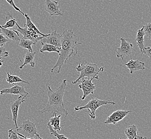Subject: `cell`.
Returning <instances> with one entry per match:
<instances>
[{"mask_svg":"<svg viewBox=\"0 0 151 139\" xmlns=\"http://www.w3.org/2000/svg\"><path fill=\"white\" fill-rule=\"evenodd\" d=\"M61 48L58 54V59L55 64L51 69V72L56 68L58 67L56 73L60 72L62 67L64 63H67V60L72 56L77 55V50L76 47L82 43H78L79 38L74 34L73 29H65L61 35Z\"/></svg>","mask_w":151,"mask_h":139,"instance_id":"1","label":"cell"},{"mask_svg":"<svg viewBox=\"0 0 151 139\" xmlns=\"http://www.w3.org/2000/svg\"><path fill=\"white\" fill-rule=\"evenodd\" d=\"M67 79H64L61 85L55 90H52L50 86H48V100L46 106L43 109L39 111L40 113L50 112L53 115H56L58 112H62L67 118L69 115L68 111L64 107L63 96L66 89Z\"/></svg>","mask_w":151,"mask_h":139,"instance_id":"2","label":"cell"},{"mask_svg":"<svg viewBox=\"0 0 151 139\" xmlns=\"http://www.w3.org/2000/svg\"><path fill=\"white\" fill-rule=\"evenodd\" d=\"M86 64H78L77 67H75L76 70L77 72L80 73L78 78L75 81L72 82V84L76 85L79 81L80 79L84 78V77H87L88 79L96 77L97 80H99L98 74L100 72H103L104 71V67H101L99 69L97 64L85 62Z\"/></svg>","mask_w":151,"mask_h":139,"instance_id":"3","label":"cell"},{"mask_svg":"<svg viewBox=\"0 0 151 139\" xmlns=\"http://www.w3.org/2000/svg\"><path fill=\"white\" fill-rule=\"evenodd\" d=\"M108 104L115 105L116 104V102H114L110 100H100L98 98L92 97L90 101L84 106L76 107L74 109V111H76L87 109L88 111H85V112L89 113V116L90 117L91 119L94 120L96 118V110L100 107Z\"/></svg>","mask_w":151,"mask_h":139,"instance_id":"4","label":"cell"},{"mask_svg":"<svg viewBox=\"0 0 151 139\" xmlns=\"http://www.w3.org/2000/svg\"><path fill=\"white\" fill-rule=\"evenodd\" d=\"M17 132L27 138L37 137L39 139H43L38 134L35 123L31 122L29 120L23 121L20 127L18 128Z\"/></svg>","mask_w":151,"mask_h":139,"instance_id":"5","label":"cell"},{"mask_svg":"<svg viewBox=\"0 0 151 139\" xmlns=\"http://www.w3.org/2000/svg\"><path fill=\"white\" fill-rule=\"evenodd\" d=\"M120 47L116 49L117 58H121L123 61H124V58L126 57H130V58H132V52H136L134 49V45L128 42L123 37L120 38Z\"/></svg>","mask_w":151,"mask_h":139,"instance_id":"6","label":"cell"},{"mask_svg":"<svg viewBox=\"0 0 151 139\" xmlns=\"http://www.w3.org/2000/svg\"><path fill=\"white\" fill-rule=\"evenodd\" d=\"M97 78L96 77H92L91 78L82 79L81 81V84L79 85L78 87L83 91V95L81 96L82 100H84L87 96L90 94H93L94 91L96 90V85L92 82L93 79Z\"/></svg>","mask_w":151,"mask_h":139,"instance_id":"7","label":"cell"},{"mask_svg":"<svg viewBox=\"0 0 151 139\" xmlns=\"http://www.w3.org/2000/svg\"><path fill=\"white\" fill-rule=\"evenodd\" d=\"M16 25L17 27V31L20 33L21 34L23 35V38L24 39H28L29 40L32 41L35 44H37V42L38 41L41 40L42 39L46 38V37L38 34L36 32L26 27H24V28L21 27L18 24L17 22H16Z\"/></svg>","mask_w":151,"mask_h":139,"instance_id":"8","label":"cell"},{"mask_svg":"<svg viewBox=\"0 0 151 139\" xmlns=\"http://www.w3.org/2000/svg\"><path fill=\"white\" fill-rule=\"evenodd\" d=\"M132 111H127L124 110H116L108 117L105 120L104 123L106 124H116L119 121L124 119L129 113H131Z\"/></svg>","mask_w":151,"mask_h":139,"instance_id":"9","label":"cell"},{"mask_svg":"<svg viewBox=\"0 0 151 139\" xmlns=\"http://www.w3.org/2000/svg\"><path fill=\"white\" fill-rule=\"evenodd\" d=\"M45 9L50 16H63L60 10L58 2L53 0H44Z\"/></svg>","mask_w":151,"mask_h":139,"instance_id":"10","label":"cell"},{"mask_svg":"<svg viewBox=\"0 0 151 139\" xmlns=\"http://www.w3.org/2000/svg\"><path fill=\"white\" fill-rule=\"evenodd\" d=\"M0 94L1 95L10 94L14 95H19L23 97L26 98V96L29 95V93L27 92L23 86H21L18 85L14 84L13 87L10 88H4L0 90Z\"/></svg>","mask_w":151,"mask_h":139,"instance_id":"11","label":"cell"},{"mask_svg":"<svg viewBox=\"0 0 151 139\" xmlns=\"http://www.w3.org/2000/svg\"><path fill=\"white\" fill-rule=\"evenodd\" d=\"M25 97H23L21 96H19L18 99L12 102L10 104V109L12 110V120L14 122L15 127L16 128V130H17L18 126L17 119L18 116V111L19 107L20 104L23 103L25 100Z\"/></svg>","mask_w":151,"mask_h":139,"instance_id":"12","label":"cell"},{"mask_svg":"<svg viewBox=\"0 0 151 139\" xmlns=\"http://www.w3.org/2000/svg\"><path fill=\"white\" fill-rule=\"evenodd\" d=\"M125 65L129 70L131 75L138 71L146 69L145 63L143 62L139 61L138 59L133 60L132 58H131L130 61L125 64Z\"/></svg>","mask_w":151,"mask_h":139,"instance_id":"13","label":"cell"},{"mask_svg":"<svg viewBox=\"0 0 151 139\" xmlns=\"http://www.w3.org/2000/svg\"><path fill=\"white\" fill-rule=\"evenodd\" d=\"M138 129L135 125H131L124 130L126 139H148L147 138L140 136L137 133Z\"/></svg>","mask_w":151,"mask_h":139,"instance_id":"14","label":"cell"},{"mask_svg":"<svg viewBox=\"0 0 151 139\" xmlns=\"http://www.w3.org/2000/svg\"><path fill=\"white\" fill-rule=\"evenodd\" d=\"M47 40L45 43L52 44L60 49L61 48V34L57 32V31H54L50 35L47 37Z\"/></svg>","mask_w":151,"mask_h":139,"instance_id":"15","label":"cell"},{"mask_svg":"<svg viewBox=\"0 0 151 139\" xmlns=\"http://www.w3.org/2000/svg\"><path fill=\"white\" fill-rule=\"evenodd\" d=\"M0 30L2 32V33L9 40L11 39L15 41H20L19 34L16 30L4 29L1 25H0Z\"/></svg>","mask_w":151,"mask_h":139,"instance_id":"16","label":"cell"},{"mask_svg":"<svg viewBox=\"0 0 151 139\" xmlns=\"http://www.w3.org/2000/svg\"><path fill=\"white\" fill-rule=\"evenodd\" d=\"M144 37L145 34L143 32L142 29H140L137 31L136 37V41L137 45L140 51L141 52V57H142V55H144V51L145 49L144 46Z\"/></svg>","mask_w":151,"mask_h":139,"instance_id":"17","label":"cell"},{"mask_svg":"<svg viewBox=\"0 0 151 139\" xmlns=\"http://www.w3.org/2000/svg\"><path fill=\"white\" fill-rule=\"evenodd\" d=\"M35 52H26L25 55H24L23 63L19 67V69H22L27 64H29L32 67H35V62H34V59L35 58Z\"/></svg>","mask_w":151,"mask_h":139,"instance_id":"18","label":"cell"},{"mask_svg":"<svg viewBox=\"0 0 151 139\" xmlns=\"http://www.w3.org/2000/svg\"><path fill=\"white\" fill-rule=\"evenodd\" d=\"M25 18H26V23L24 24V27H26L27 28H29V29H32L33 31L36 32L38 34L41 35L42 36L44 37H48L50 34H45L42 33L38 29V28L35 26V24L33 23L31 20V18L29 17V15L28 14H25L24 16Z\"/></svg>","mask_w":151,"mask_h":139,"instance_id":"19","label":"cell"},{"mask_svg":"<svg viewBox=\"0 0 151 139\" xmlns=\"http://www.w3.org/2000/svg\"><path fill=\"white\" fill-rule=\"evenodd\" d=\"M61 117V115H59L58 116H57V115H54L49 120L52 129L56 131L57 132H60L62 129V128L60 126Z\"/></svg>","mask_w":151,"mask_h":139,"instance_id":"20","label":"cell"},{"mask_svg":"<svg viewBox=\"0 0 151 139\" xmlns=\"http://www.w3.org/2000/svg\"><path fill=\"white\" fill-rule=\"evenodd\" d=\"M41 44L42 45V47L40 49V52L41 53H44L45 52H57L59 54L60 53V50L58 47L54 46L52 44H47L45 42H41Z\"/></svg>","mask_w":151,"mask_h":139,"instance_id":"21","label":"cell"},{"mask_svg":"<svg viewBox=\"0 0 151 139\" xmlns=\"http://www.w3.org/2000/svg\"><path fill=\"white\" fill-rule=\"evenodd\" d=\"M6 75H6V81L9 84L14 85L15 83H18V82H23V83L28 84H29V82L24 81L23 79H22L17 75H12L9 72H7Z\"/></svg>","mask_w":151,"mask_h":139,"instance_id":"22","label":"cell"},{"mask_svg":"<svg viewBox=\"0 0 151 139\" xmlns=\"http://www.w3.org/2000/svg\"><path fill=\"white\" fill-rule=\"evenodd\" d=\"M19 41H20L19 44H18L19 46L24 49L28 50V52H33L32 49V46L35 44L33 41L28 39H24L23 38L21 39Z\"/></svg>","mask_w":151,"mask_h":139,"instance_id":"23","label":"cell"},{"mask_svg":"<svg viewBox=\"0 0 151 139\" xmlns=\"http://www.w3.org/2000/svg\"><path fill=\"white\" fill-rule=\"evenodd\" d=\"M6 19H7V21H6V24L2 26L1 25V26L3 28L10 29L11 28L15 27L17 21H16V19L13 17L12 16L9 12L8 13L7 16L6 17Z\"/></svg>","mask_w":151,"mask_h":139,"instance_id":"24","label":"cell"},{"mask_svg":"<svg viewBox=\"0 0 151 139\" xmlns=\"http://www.w3.org/2000/svg\"><path fill=\"white\" fill-rule=\"evenodd\" d=\"M47 128L48 129V130L50 131V134L53 136H55L56 138L58 139H70V138H67L64 135L60 134L55 130H54L52 129V126L50 125V122H48V123H47Z\"/></svg>","mask_w":151,"mask_h":139,"instance_id":"25","label":"cell"},{"mask_svg":"<svg viewBox=\"0 0 151 139\" xmlns=\"http://www.w3.org/2000/svg\"><path fill=\"white\" fill-rule=\"evenodd\" d=\"M143 32L145 34V36H146L150 40L151 39V23L146 24L145 25L142 26Z\"/></svg>","mask_w":151,"mask_h":139,"instance_id":"26","label":"cell"},{"mask_svg":"<svg viewBox=\"0 0 151 139\" xmlns=\"http://www.w3.org/2000/svg\"><path fill=\"white\" fill-rule=\"evenodd\" d=\"M8 138L9 139H20L17 132L13 130V129H10L8 130Z\"/></svg>","mask_w":151,"mask_h":139,"instance_id":"27","label":"cell"},{"mask_svg":"<svg viewBox=\"0 0 151 139\" xmlns=\"http://www.w3.org/2000/svg\"><path fill=\"white\" fill-rule=\"evenodd\" d=\"M9 40L2 33L0 30V47H3L6 42H9Z\"/></svg>","mask_w":151,"mask_h":139,"instance_id":"28","label":"cell"},{"mask_svg":"<svg viewBox=\"0 0 151 139\" xmlns=\"http://www.w3.org/2000/svg\"><path fill=\"white\" fill-rule=\"evenodd\" d=\"M9 56V52L6 50L4 47H0V59L3 57H6Z\"/></svg>","mask_w":151,"mask_h":139,"instance_id":"29","label":"cell"},{"mask_svg":"<svg viewBox=\"0 0 151 139\" xmlns=\"http://www.w3.org/2000/svg\"><path fill=\"white\" fill-rule=\"evenodd\" d=\"M6 1L7 2H8V3H9V4H10V6H12V7L15 9V10H16V11L19 12H20V13H21L22 15L24 16L25 14L22 11L20 10V9H19V8H18L17 6L15 5L14 0H6Z\"/></svg>","mask_w":151,"mask_h":139,"instance_id":"30","label":"cell"},{"mask_svg":"<svg viewBox=\"0 0 151 139\" xmlns=\"http://www.w3.org/2000/svg\"><path fill=\"white\" fill-rule=\"evenodd\" d=\"M144 54L148 58L151 57V47H145L144 51Z\"/></svg>","mask_w":151,"mask_h":139,"instance_id":"31","label":"cell"},{"mask_svg":"<svg viewBox=\"0 0 151 139\" xmlns=\"http://www.w3.org/2000/svg\"><path fill=\"white\" fill-rule=\"evenodd\" d=\"M17 135L19 136V137L20 138V139H39V138L37 137H34V138H27L24 137L23 135H22V134H20V133H19L18 132H17Z\"/></svg>","mask_w":151,"mask_h":139,"instance_id":"32","label":"cell"},{"mask_svg":"<svg viewBox=\"0 0 151 139\" xmlns=\"http://www.w3.org/2000/svg\"><path fill=\"white\" fill-rule=\"evenodd\" d=\"M3 61H2V59H0V67L2 66L3 65Z\"/></svg>","mask_w":151,"mask_h":139,"instance_id":"33","label":"cell"},{"mask_svg":"<svg viewBox=\"0 0 151 139\" xmlns=\"http://www.w3.org/2000/svg\"><path fill=\"white\" fill-rule=\"evenodd\" d=\"M119 139H121V138H119Z\"/></svg>","mask_w":151,"mask_h":139,"instance_id":"34","label":"cell"},{"mask_svg":"<svg viewBox=\"0 0 151 139\" xmlns=\"http://www.w3.org/2000/svg\"></svg>","mask_w":151,"mask_h":139,"instance_id":"35","label":"cell"}]
</instances>
